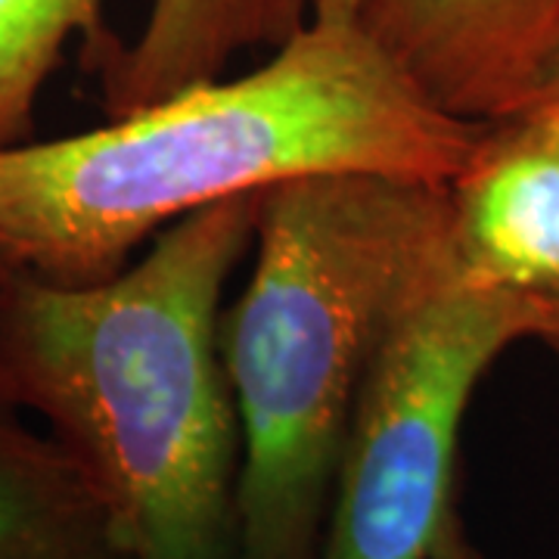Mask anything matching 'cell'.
<instances>
[{"label": "cell", "mask_w": 559, "mask_h": 559, "mask_svg": "<svg viewBox=\"0 0 559 559\" xmlns=\"http://www.w3.org/2000/svg\"><path fill=\"white\" fill-rule=\"evenodd\" d=\"M358 25L448 116H516L559 32V0H360Z\"/></svg>", "instance_id": "obj_6"}, {"label": "cell", "mask_w": 559, "mask_h": 559, "mask_svg": "<svg viewBox=\"0 0 559 559\" xmlns=\"http://www.w3.org/2000/svg\"><path fill=\"white\" fill-rule=\"evenodd\" d=\"M488 121L448 116L358 22H311L240 79L0 146V264L100 283L178 221L318 175L451 183Z\"/></svg>", "instance_id": "obj_1"}, {"label": "cell", "mask_w": 559, "mask_h": 559, "mask_svg": "<svg viewBox=\"0 0 559 559\" xmlns=\"http://www.w3.org/2000/svg\"><path fill=\"white\" fill-rule=\"evenodd\" d=\"M221 311L240 429L234 559H320L342 444L389 323L451 259L448 183L318 175L261 193Z\"/></svg>", "instance_id": "obj_3"}, {"label": "cell", "mask_w": 559, "mask_h": 559, "mask_svg": "<svg viewBox=\"0 0 559 559\" xmlns=\"http://www.w3.org/2000/svg\"><path fill=\"white\" fill-rule=\"evenodd\" d=\"M432 559H481L479 550L473 547V540L466 538V528H463V520H460V513L451 516V522L444 525V532H441L439 547H436V554Z\"/></svg>", "instance_id": "obj_11"}, {"label": "cell", "mask_w": 559, "mask_h": 559, "mask_svg": "<svg viewBox=\"0 0 559 559\" xmlns=\"http://www.w3.org/2000/svg\"><path fill=\"white\" fill-rule=\"evenodd\" d=\"M259 197L178 221L100 283L0 264V401L35 411L109 510L124 559H234L240 429L224 289Z\"/></svg>", "instance_id": "obj_2"}, {"label": "cell", "mask_w": 559, "mask_h": 559, "mask_svg": "<svg viewBox=\"0 0 559 559\" xmlns=\"http://www.w3.org/2000/svg\"><path fill=\"white\" fill-rule=\"evenodd\" d=\"M547 301L481 289L454 255L389 323L342 444L320 559H432L457 510L466 407L491 364L538 340Z\"/></svg>", "instance_id": "obj_4"}, {"label": "cell", "mask_w": 559, "mask_h": 559, "mask_svg": "<svg viewBox=\"0 0 559 559\" xmlns=\"http://www.w3.org/2000/svg\"><path fill=\"white\" fill-rule=\"evenodd\" d=\"M525 109H554V112H559V32L554 35L544 60H540L532 91H528L520 112H525Z\"/></svg>", "instance_id": "obj_10"}, {"label": "cell", "mask_w": 559, "mask_h": 559, "mask_svg": "<svg viewBox=\"0 0 559 559\" xmlns=\"http://www.w3.org/2000/svg\"><path fill=\"white\" fill-rule=\"evenodd\" d=\"M360 0H314V20L330 25H352L358 22Z\"/></svg>", "instance_id": "obj_12"}, {"label": "cell", "mask_w": 559, "mask_h": 559, "mask_svg": "<svg viewBox=\"0 0 559 559\" xmlns=\"http://www.w3.org/2000/svg\"><path fill=\"white\" fill-rule=\"evenodd\" d=\"M100 16L103 0H0V146L28 140L66 44L103 38Z\"/></svg>", "instance_id": "obj_9"}, {"label": "cell", "mask_w": 559, "mask_h": 559, "mask_svg": "<svg viewBox=\"0 0 559 559\" xmlns=\"http://www.w3.org/2000/svg\"><path fill=\"white\" fill-rule=\"evenodd\" d=\"M314 20V0H150L134 44L97 38L103 109L112 116L165 100L224 75L227 62L255 47L277 50Z\"/></svg>", "instance_id": "obj_7"}, {"label": "cell", "mask_w": 559, "mask_h": 559, "mask_svg": "<svg viewBox=\"0 0 559 559\" xmlns=\"http://www.w3.org/2000/svg\"><path fill=\"white\" fill-rule=\"evenodd\" d=\"M451 255L466 283L559 299V112L488 121L448 183Z\"/></svg>", "instance_id": "obj_5"}, {"label": "cell", "mask_w": 559, "mask_h": 559, "mask_svg": "<svg viewBox=\"0 0 559 559\" xmlns=\"http://www.w3.org/2000/svg\"><path fill=\"white\" fill-rule=\"evenodd\" d=\"M0 559H124L75 454L0 401Z\"/></svg>", "instance_id": "obj_8"}, {"label": "cell", "mask_w": 559, "mask_h": 559, "mask_svg": "<svg viewBox=\"0 0 559 559\" xmlns=\"http://www.w3.org/2000/svg\"><path fill=\"white\" fill-rule=\"evenodd\" d=\"M538 340L547 342L559 358V299L547 301V314H544V326H540Z\"/></svg>", "instance_id": "obj_13"}]
</instances>
